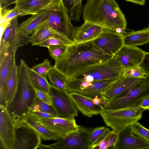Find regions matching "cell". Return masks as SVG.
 <instances>
[{"label":"cell","instance_id":"6da1fadb","mask_svg":"<svg viewBox=\"0 0 149 149\" xmlns=\"http://www.w3.org/2000/svg\"><path fill=\"white\" fill-rule=\"evenodd\" d=\"M113 56L104 53L93 40L67 46L62 55L55 61L54 68L68 79L87 67L104 62Z\"/></svg>","mask_w":149,"mask_h":149},{"label":"cell","instance_id":"7a4b0ae2","mask_svg":"<svg viewBox=\"0 0 149 149\" xmlns=\"http://www.w3.org/2000/svg\"><path fill=\"white\" fill-rule=\"evenodd\" d=\"M82 12L84 22L115 32L126 29L125 16L115 0H87Z\"/></svg>","mask_w":149,"mask_h":149},{"label":"cell","instance_id":"3957f363","mask_svg":"<svg viewBox=\"0 0 149 149\" xmlns=\"http://www.w3.org/2000/svg\"><path fill=\"white\" fill-rule=\"evenodd\" d=\"M28 66L23 60L19 66L18 83L15 94L6 107L14 125L24 121L29 115L36 97Z\"/></svg>","mask_w":149,"mask_h":149},{"label":"cell","instance_id":"277c9868","mask_svg":"<svg viewBox=\"0 0 149 149\" xmlns=\"http://www.w3.org/2000/svg\"><path fill=\"white\" fill-rule=\"evenodd\" d=\"M46 13L43 22L50 29L74 43V27L62 0H52L40 10Z\"/></svg>","mask_w":149,"mask_h":149},{"label":"cell","instance_id":"5b68a950","mask_svg":"<svg viewBox=\"0 0 149 149\" xmlns=\"http://www.w3.org/2000/svg\"><path fill=\"white\" fill-rule=\"evenodd\" d=\"M148 95L149 76H146L140 78L117 97L102 103V105L104 109H108L139 107L143 99Z\"/></svg>","mask_w":149,"mask_h":149},{"label":"cell","instance_id":"8992f818","mask_svg":"<svg viewBox=\"0 0 149 149\" xmlns=\"http://www.w3.org/2000/svg\"><path fill=\"white\" fill-rule=\"evenodd\" d=\"M124 70L118 60L113 56L106 61L87 67L72 78L91 82L116 80L123 75Z\"/></svg>","mask_w":149,"mask_h":149},{"label":"cell","instance_id":"52a82bcc","mask_svg":"<svg viewBox=\"0 0 149 149\" xmlns=\"http://www.w3.org/2000/svg\"><path fill=\"white\" fill-rule=\"evenodd\" d=\"M145 110L139 106L116 109H104L100 114L107 126L119 132L138 122Z\"/></svg>","mask_w":149,"mask_h":149},{"label":"cell","instance_id":"ba28073f","mask_svg":"<svg viewBox=\"0 0 149 149\" xmlns=\"http://www.w3.org/2000/svg\"><path fill=\"white\" fill-rule=\"evenodd\" d=\"M94 128L80 126L79 129L57 142L49 145L41 143L40 149H88L90 141Z\"/></svg>","mask_w":149,"mask_h":149},{"label":"cell","instance_id":"9c48e42d","mask_svg":"<svg viewBox=\"0 0 149 149\" xmlns=\"http://www.w3.org/2000/svg\"><path fill=\"white\" fill-rule=\"evenodd\" d=\"M116 80L91 82L71 78L68 79L66 90L69 93H77L92 99L96 96L101 98L105 91Z\"/></svg>","mask_w":149,"mask_h":149},{"label":"cell","instance_id":"30bf717a","mask_svg":"<svg viewBox=\"0 0 149 149\" xmlns=\"http://www.w3.org/2000/svg\"><path fill=\"white\" fill-rule=\"evenodd\" d=\"M49 94L58 117L73 118L78 116V110L67 90L57 88L51 85Z\"/></svg>","mask_w":149,"mask_h":149},{"label":"cell","instance_id":"8fae6325","mask_svg":"<svg viewBox=\"0 0 149 149\" xmlns=\"http://www.w3.org/2000/svg\"><path fill=\"white\" fill-rule=\"evenodd\" d=\"M39 133L24 121L15 125V137L13 149H36L41 143Z\"/></svg>","mask_w":149,"mask_h":149},{"label":"cell","instance_id":"7c38bea8","mask_svg":"<svg viewBox=\"0 0 149 149\" xmlns=\"http://www.w3.org/2000/svg\"><path fill=\"white\" fill-rule=\"evenodd\" d=\"M18 17L11 21L0 37V55L5 54L12 45L20 47L31 42V36L25 34L20 30Z\"/></svg>","mask_w":149,"mask_h":149},{"label":"cell","instance_id":"4fadbf2b","mask_svg":"<svg viewBox=\"0 0 149 149\" xmlns=\"http://www.w3.org/2000/svg\"><path fill=\"white\" fill-rule=\"evenodd\" d=\"M93 41L104 53L112 56L124 45L123 34L104 28L100 35Z\"/></svg>","mask_w":149,"mask_h":149},{"label":"cell","instance_id":"5bb4252c","mask_svg":"<svg viewBox=\"0 0 149 149\" xmlns=\"http://www.w3.org/2000/svg\"><path fill=\"white\" fill-rule=\"evenodd\" d=\"M37 120L48 129L56 134L61 139L77 131L80 126L76 123L74 118L54 117Z\"/></svg>","mask_w":149,"mask_h":149},{"label":"cell","instance_id":"9a60e30c","mask_svg":"<svg viewBox=\"0 0 149 149\" xmlns=\"http://www.w3.org/2000/svg\"><path fill=\"white\" fill-rule=\"evenodd\" d=\"M113 149H149V143L135 134L131 125L118 132Z\"/></svg>","mask_w":149,"mask_h":149},{"label":"cell","instance_id":"2e32d148","mask_svg":"<svg viewBox=\"0 0 149 149\" xmlns=\"http://www.w3.org/2000/svg\"><path fill=\"white\" fill-rule=\"evenodd\" d=\"M15 125L6 107L0 106V139L4 149H13Z\"/></svg>","mask_w":149,"mask_h":149},{"label":"cell","instance_id":"e0dca14e","mask_svg":"<svg viewBox=\"0 0 149 149\" xmlns=\"http://www.w3.org/2000/svg\"><path fill=\"white\" fill-rule=\"evenodd\" d=\"M146 52L137 47L124 45L113 56L125 68L139 65Z\"/></svg>","mask_w":149,"mask_h":149},{"label":"cell","instance_id":"ac0fdd59","mask_svg":"<svg viewBox=\"0 0 149 149\" xmlns=\"http://www.w3.org/2000/svg\"><path fill=\"white\" fill-rule=\"evenodd\" d=\"M69 93L77 109L83 115L88 118L100 114L104 109L102 105H97L94 104L92 98L76 92Z\"/></svg>","mask_w":149,"mask_h":149},{"label":"cell","instance_id":"d6986e66","mask_svg":"<svg viewBox=\"0 0 149 149\" xmlns=\"http://www.w3.org/2000/svg\"><path fill=\"white\" fill-rule=\"evenodd\" d=\"M19 47L11 45L7 52L0 57V94L3 93L6 81L14 64L16 63L15 54Z\"/></svg>","mask_w":149,"mask_h":149},{"label":"cell","instance_id":"ffe728a7","mask_svg":"<svg viewBox=\"0 0 149 149\" xmlns=\"http://www.w3.org/2000/svg\"><path fill=\"white\" fill-rule=\"evenodd\" d=\"M140 78H126L122 75L105 91L101 97L102 99L101 104L109 102L119 96Z\"/></svg>","mask_w":149,"mask_h":149},{"label":"cell","instance_id":"44dd1931","mask_svg":"<svg viewBox=\"0 0 149 149\" xmlns=\"http://www.w3.org/2000/svg\"><path fill=\"white\" fill-rule=\"evenodd\" d=\"M103 28L96 24L84 22L81 26H74V43H79L93 40L101 34Z\"/></svg>","mask_w":149,"mask_h":149},{"label":"cell","instance_id":"7402d4cb","mask_svg":"<svg viewBox=\"0 0 149 149\" xmlns=\"http://www.w3.org/2000/svg\"><path fill=\"white\" fill-rule=\"evenodd\" d=\"M19 68L15 63L7 79L3 93L0 94V105L6 107L15 94L18 83Z\"/></svg>","mask_w":149,"mask_h":149},{"label":"cell","instance_id":"603a6c76","mask_svg":"<svg viewBox=\"0 0 149 149\" xmlns=\"http://www.w3.org/2000/svg\"><path fill=\"white\" fill-rule=\"evenodd\" d=\"M31 45L38 46L46 40L52 38L57 39L68 46L72 43L67 38L49 28L43 22L31 36Z\"/></svg>","mask_w":149,"mask_h":149},{"label":"cell","instance_id":"cb8c5ba5","mask_svg":"<svg viewBox=\"0 0 149 149\" xmlns=\"http://www.w3.org/2000/svg\"><path fill=\"white\" fill-rule=\"evenodd\" d=\"M52 0H19L15 3V6L23 13V16L38 13L41 9Z\"/></svg>","mask_w":149,"mask_h":149},{"label":"cell","instance_id":"d4e9b609","mask_svg":"<svg viewBox=\"0 0 149 149\" xmlns=\"http://www.w3.org/2000/svg\"><path fill=\"white\" fill-rule=\"evenodd\" d=\"M124 45L137 47L149 42V31L147 28L136 31L126 32L123 34Z\"/></svg>","mask_w":149,"mask_h":149},{"label":"cell","instance_id":"484cf974","mask_svg":"<svg viewBox=\"0 0 149 149\" xmlns=\"http://www.w3.org/2000/svg\"><path fill=\"white\" fill-rule=\"evenodd\" d=\"M34 128L44 141H58L61 138L40 123L35 118L29 115L23 121Z\"/></svg>","mask_w":149,"mask_h":149},{"label":"cell","instance_id":"4316f807","mask_svg":"<svg viewBox=\"0 0 149 149\" xmlns=\"http://www.w3.org/2000/svg\"><path fill=\"white\" fill-rule=\"evenodd\" d=\"M46 15V13L41 12L32 15L31 17L20 24V30L27 36L33 35L44 21Z\"/></svg>","mask_w":149,"mask_h":149},{"label":"cell","instance_id":"83f0119b","mask_svg":"<svg viewBox=\"0 0 149 149\" xmlns=\"http://www.w3.org/2000/svg\"><path fill=\"white\" fill-rule=\"evenodd\" d=\"M23 16L22 13L15 6L11 9H0V37L13 19L19 16Z\"/></svg>","mask_w":149,"mask_h":149},{"label":"cell","instance_id":"f1b7e54d","mask_svg":"<svg viewBox=\"0 0 149 149\" xmlns=\"http://www.w3.org/2000/svg\"><path fill=\"white\" fill-rule=\"evenodd\" d=\"M28 71L34 87L37 89L49 94L51 85L48 82L47 79L36 72L29 67Z\"/></svg>","mask_w":149,"mask_h":149},{"label":"cell","instance_id":"f546056e","mask_svg":"<svg viewBox=\"0 0 149 149\" xmlns=\"http://www.w3.org/2000/svg\"><path fill=\"white\" fill-rule=\"evenodd\" d=\"M47 77L52 86L60 89L66 90L68 79L53 66L48 72Z\"/></svg>","mask_w":149,"mask_h":149},{"label":"cell","instance_id":"4dcf8cb0","mask_svg":"<svg viewBox=\"0 0 149 149\" xmlns=\"http://www.w3.org/2000/svg\"><path fill=\"white\" fill-rule=\"evenodd\" d=\"M110 130V129L105 126L98 127L94 128L91 138L88 149L97 148Z\"/></svg>","mask_w":149,"mask_h":149},{"label":"cell","instance_id":"1f68e13d","mask_svg":"<svg viewBox=\"0 0 149 149\" xmlns=\"http://www.w3.org/2000/svg\"><path fill=\"white\" fill-rule=\"evenodd\" d=\"M31 110L47 113L57 116V114L54 107L42 101L36 96L35 99Z\"/></svg>","mask_w":149,"mask_h":149},{"label":"cell","instance_id":"d6a6232c","mask_svg":"<svg viewBox=\"0 0 149 149\" xmlns=\"http://www.w3.org/2000/svg\"><path fill=\"white\" fill-rule=\"evenodd\" d=\"M49 60L46 59L43 62L36 65L31 68L36 72L47 79L48 73L53 67Z\"/></svg>","mask_w":149,"mask_h":149},{"label":"cell","instance_id":"836d02e7","mask_svg":"<svg viewBox=\"0 0 149 149\" xmlns=\"http://www.w3.org/2000/svg\"><path fill=\"white\" fill-rule=\"evenodd\" d=\"M123 76L126 78H142L145 76L143 70L139 65L124 68Z\"/></svg>","mask_w":149,"mask_h":149},{"label":"cell","instance_id":"e575fe53","mask_svg":"<svg viewBox=\"0 0 149 149\" xmlns=\"http://www.w3.org/2000/svg\"><path fill=\"white\" fill-rule=\"evenodd\" d=\"M133 133L149 143V130L144 127L138 122L131 125Z\"/></svg>","mask_w":149,"mask_h":149},{"label":"cell","instance_id":"d590c367","mask_svg":"<svg viewBox=\"0 0 149 149\" xmlns=\"http://www.w3.org/2000/svg\"><path fill=\"white\" fill-rule=\"evenodd\" d=\"M65 45H57L47 47L50 56L55 61L58 59L65 51L67 47Z\"/></svg>","mask_w":149,"mask_h":149},{"label":"cell","instance_id":"8d00e7d4","mask_svg":"<svg viewBox=\"0 0 149 149\" xmlns=\"http://www.w3.org/2000/svg\"><path fill=\"white\" fill-rule=\"evenodd\" d=\"M82 0H74L72 20L75 22H79L80 21L84 8L82 4Z\"/></svg>","mask_w":149,"mask_h":149},{"label":"cell","instance_id":"74e56055","mask_svg":"<svg viewBox=\"0 0 149 149\" xmlns=\"http://www.w3.org/2000/svg\"><path fill=\"white\" fill-rule=\"evenodd\" d=\"M35 90L37 97L49 105H52L51 98L49 93L38 90L35 88Z\"/></svg>","mask_w":149,"mask_h":149},{"label":"cell","instance_id":"f35d334b","mask_svg":"<svg viewBox=\"0 0 149 149\" xmlns=\"http://www.w3.org/2000/svg\"><path fill=\"white\" fill-rule=\"evenodd\" d=\"M139 65L144 70L145 76H149V52H146L143 59Z\"/></svg>","mask_w":149,"mask_h":149},{"label":"cell","instance_id":"ab89813d","mask_svg":"<svg viewBox=\"0 0 149 149\" xmlns=\"http://www.w3.org/2000/svg\"><path fill=\"white\" fill-rule=\"evenodd\" d=\"M29 115L38 120L56 117L49 113L42 112L31 110Z\"/></svg>","mask_w":149,"mask_h":149},{"label":"cell","instance_id":"60d3db41","mask_svg":"<svg viewBox=\"0 0 149 149\" xmlns=\"http://www.w3.org/2000/svg\"><path fill=\"white\" fill-rule=\"evenodd\" d=\"M63 5L65 8L71 20L73 15V8L74 0H62Z\"/></svg>","mask_w":149,"mask_h":149},{"label":"cell","instance_id":"b9f144b4","mask_svg":"<svg viewBox=\"0 0 149 149\" xmlns=\"http://www.w3.org/2000/svg\"><path fill=\"white\" fill-rule=\"evenodd\" d=\"M57 45H65L61 40L57 39L52 38L48 39L40 44V47H47L48 46Z\"/></svg>","mask_w":149,"mask_h":149},{"label":"cell","instance_id":"7bdbcfd3","mask_svg":"<svg viewBox=\"0 0 149 149\" xmlns=\"http://www.w3.org/2000/svg\"><path fill=\"white\" fill-rule=\"evenodd\" d=\"M118 137V132L112 130H111L109 139L108 144L107 147V149L113 147L116 143Z\"/></svg>","mask_w":149,"mask_h":149},{"label":"cell","instance_id":"ee69618b","mask_svg":"<svg viewBox=\"0 0 149 149\" xmlns=\"http://www.w3.org/2000/svg\"><path fill=\"white\" fill-rule=\"evenodd\" d=\"M111 130L102 141L99 144L97 148L100 149H107V147L108 144L110 134Z\"/></svg>","mask_w":149,"mask_h":149},{"label":"cell","instance_id":"f6af8a7d","mask_svg":"<svg viewBox=\"0 0 149 149\" xmlns=\"http://www.w3.org/2000/svg\"><path fill=\"white\" fill-rule=\"evenodd\" d=\"M139 107L146 110H149V95L146 97L142 101Z\"/></svg>","mask_w":149,"mask_h":149},{"label":"cell","instance_id":"bcb514c9","mask_svg":"<svg viewBox=\"0 0 149 149\" xmlns=\"http://www.w3.org/2000/svg\"><path fill=\"white\" fill-rule=\"evenodd\" d=\"M19 0H6L3 6L0 8V9H3L6 8L7 7L10 5L14 4L17 1Z\"/></svg>","mask_w":149,"mask_h":149},{"label":"cell","instance_id":"7dc6e473","mask_svg":"<svg viewBox=\"0 0 149 149\" xmlns=\"http://www.w3.org/2000/svg\"><path fill=\"white\" fill-rule=\"evenodd\" d=\"M102 101V99L97 96H95L93 99V103L96 105H101Z\"/></svg>","mask_w":149,"mask_h":149},{"label":"cell","instance_id":"c3c4849f","mask_svg":"<svg viewBox=\"0 0 149 149\" xmlns=\"http://www.w3.org/2000/svg\"><path fill=\"white\" fill-rule=\"evenodd\" d=\"M127 1L136 4L144 5L145 3V0H125Z\"/></svg>","mask_w":149,"mask_h":149},{"label":"cell","instance_id":"681fc988","mask_svg":"<svg viewBox=\"0 0 149 149\" xmlns=\"http://www.w3.org/2000/svg\"><path fill=\"white\" fill-rule=\"evenodd\" d=\"M6 0H0V8L3 5Z\"/></svg>","mask_w":149,"mask_h":149},{"label":"cell","instance_id":"f907efd6","mask_svg":"<svg viewBox=\"0 0 149 149\" xmlns=\"http://www.w3.org/2000/svg\"><path fill=\"white\" fill-rule=\"evenodd\" d=\"M147 28H148V30H149V25H148V27Z\"/></svg>","mask_w":149,"mask_h":149},{"label":"cell","instance_id":"816d5d0a","mask_svg":"<svg viewBox=\"0 0 149 149\" xmlns=\"http://www.w3.org/2000/svg\"><path fill=\"white\" fill-rule=\"evenodd\" d=\"M149 1V0H148Z\"/></svg>","mask_w":149,"mask_h":149}]
</instances>
